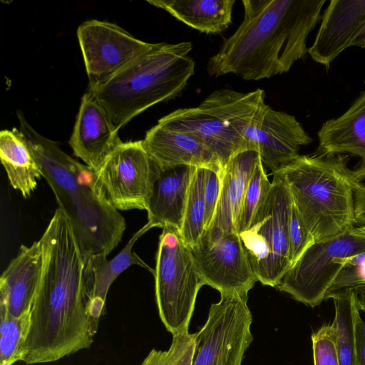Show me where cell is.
Instances as JSON below:
<instances>
[{
  "mask_svg": "<svg viewBox=\"0 0 365 365\" xmlns=\"http://www.w3.org/2000/svg\"><path fill=\"white\" fill-rule=\"evenodd\" d=\"M222 169L205 168V227L207 230L214 216L221 188Z\"/></svg>",
  "mask_w": 365,
  "mask_h": 365,
  "instance_id": "836d02e7",
  "label": "cell"
},
{
  "mask_svg": "<svg viewBox=\"0 0 365 365\" xmlns=\"http://www.w3.org/2000/svg\"><path fill=\"white\" fill-rule=\"evenodd\" d=\"M334 304V325L340 365H356L355 324L359 314L356 295L352 288L329 292L325 299Z\"/></svg>",
  "mask_w": 365,
  "mask_h": 365,
  "instance_id": "484cf974",
  "label": "cell"
},
{
  "mask_svg": "<svg viewBox=\"0 0 365 365\" xmlns=\"http://www.w3.org/2000/svg\"><path fill=\"white\" fill-rule=\"evenodd\" d=\"M248 295H221L196 334L192 365H242L253 336Z\"/></svg>",
  "mask_w": 365,
  "mask_h": 365,
  "instance_id": "9c48e42d",
  "label": "cell"
},
{
  "mask_svg": "<svg viewBox=\"0 0 365 365\" xmlns=\"http://www.w3.org/2000/svg\"><path fill=\"white\" fill-rule=\"evenodd\" d=\"M257 151L246 150L233 155L221 172V188L216 210L203 235L215 237L224 232H237L242 202L257 163Z\"/></svg>",
  "mask_w": 365,
  "mask_h": 365,
  "instance_id": "ac0fdd59",
  "label": "cell"
},
{
  "mask_svg": "<svg viewBox=\"0 0 365 365\" xmlns=\"http://www.w3.org/2000/svg\"><path fill=\"white\" fill-rule=\"evenodd\" d=\"M153 227V225L148 222L132 236L124 248L112 259H108V255L106 254L85 257L86 267L93 287L91 312L97 324L102 315L109 288L123 271L131 265L137 264L154 274V270L133 250L135 242Z\"/></svg>",
  "mask_w": 365,
  "mask_h": 365,
  "instance_id": "7402d4cb",
  "label": "cell"
},
{
  "mask_svg": "<svg viewBox=\"0 0 365 365\" xmlns=\"http://www.w3.org/2000/svg\"><path fill=\"white\" fill-rule=\"evenodd\" d=\"M264 97L259 88L249 93L222 88L210 93L199 107L223 120L245 140L266 104Z\"/></svg>",
  "mask_w": 365,
  "mask_h": 365,
  "instance_id": "603a6c76",
  "label": "cell"
},
{
  "mask_svg": "<svg viewBox=\"0 0 365 365\" xmlns=\"http://www.w3.org/2000/svg\"><path fill=\"white\" fill-rule=\"evenodd\" d=\"M77 36L89 89L106 82L156 44L138 39L115 24L99 20L82 23Z\"/></svg>",
  "mask_w": 365,
  "mask_h": 365,
  "instance_id": "8fae6325",
  "label": "cell"
},
{
  "mask_svg": "<svg viewBox=\"0 0 365 365\" xmlns=\"http://www.w3.org/2000/svg\"><path fill=\"white\" fill-rule=\"evenodd\" d=\"M160 318L173 335L188 330L197 293L205 283L180 232L163 228L154 270Z\"/></svg>",
  "mask_w": 365,
  "mask_h": 365,
  "instance_id": "8992f818",
  "label": "cell"
},
{
  "mask_svg": "<svg viewBox=\"0 0 365 365\" xmlns=\"http://www.w3.org/2000/svg\"><path fill=\"white\" fill-rule=\"evenodd\" d=\"M0 158L12 187L24 197H29L42 173L19 130L0 132Z\"/></svg>",
  "mask_w": 365,
  "mask_h": 365,
  "instance_id": "d4e9b609",
  "label": "cell"
},
{
  "mask_svg": "<svg viewBox=\"0 0 365 365\" xmlns=\"http://www.w3.org/2000/svg\"><path fill=\"white\" fill-rule=\"evenodd\" d=\"M159 172L143 141L138 140L121 142L96 174L101 191L115 209L146 210Z\"/></svg>",
  "mask_w": 365,
  "mask_h": 365,
  "instance_id": "30bf717a",
  "label": "cell"
},
{
  "mask_svg": "<svg viewBox=\"0 0 365 365\" xmlns=\"http://www.w3.org/2000/svg\"><path fill=\"white\" fill-rule=\"evenodd\" d=\"M205 168H197L190 184L180 236L190 247L203 235L205 227Z\"/></svg>",
  "mask_w": 365,
  "mask_h": 365,
  "instance_id": "4316f807",
  "label": "cell"
},
{
  "mask_svg": "<svg viewBox=\"0 0 365 365\" xmlns=\"http://www.w3.org/2000/svg\"><path fill=\"white\" fill-rule=\"evenodd\" d=\"M351 233L365 240V226L353 227Z\"/></svg>",
  "mask_w": 365,
  "mask_h": 365,
  "instance_id": "f35d334b",
  "label": "cell"
},
{
  "mask_svg": "<svg viewBox=\"0 0 365 365\" xmlns=\"http://www.w3.org/2000/svg\"><path fill=\"white\" fill-rule=\"evenodd\" d=\"M190 41L158 43L99 86L89 89L118 131L135 116L178 96L195 73Z\"/></svg>",
  "mask_w": 365,
  "mask_h": 365,
  "instance_id": "5b68a950",
  "label": "cell"
},
{
  "mask_svg": "<svg viewBox=\"0 0 365 365\" xmlns=\"http://www.w3.org/2000/svg\"><path fill=\"white\" fill-rule=\"evenodd\" d=\"M314 242V238L292 203L289 222V259L291 266Z\"/></svg>",
  "mask_w": 365,
  "mask_h": 365,
  "instance_id": "1f68e13d",
  "label": "cell"
},
{
  "mask_svg": "<svg viewBox=\"0 0 365 365\" xmlns=\"http://www.w3.org/2000/svg\"><path fill=\"white\" fill-rule=\"evenodd\" d=\"M196 169L190 165L160 168L146 209L148 222L153 227H170L180 232Z\"/></svg>",
  "mask_w": 365,
  "mask_h": 365,
  "instance_id": "d6986e66",
  "label": "cell"
},
{
  "mask_svg": "<svg viewBox=\"0 0 365 365\" xmlns=\"http://www.w3.org/2000/svg\"><path fill=\"white\" fill-rule=\"evenodd\" d=\"M315 241L336 237L355 224L354 170L342 155H299L277 171Z\"/></svg>",
  "mask_w": 365,
  "mask_h": 365,
  "instance_id": "277c9868",
  "label": "cell"
},
{
  "mask_svg": "<svg viewBox=\"0 0 365 365\" xmlns=\"http://www.w3.org/2000/svg\"><path fill=\"white\" fill-rule=\"evenodd\" d=\"M43 265L41 240L21 245L0 278V307L19 317L31 312Z\"/></svg>",
  "mask_w": 365,
  "mask_h": 365,
  "instance_id": "2e32d148",
  "label": "cell"
},
{
  "mask_svg": "<svg viewBox=\"0 0 365 365\" xmlns=\"http://www.w3.org/2000/svg\"><path fill=\"white\" fill-rule=\"evenodd\" d=\"M17 115L19 130L53 190L58 208L70 222L83 256L108 255L121 241L126 222L103 195L96 172L66 154L57 142L39 134L22 112Z\"/></svg>",
  "mask_w": 365,
  "mask_h": 365,
  "instance_id": "3957f363",
  "label": "cell"
},
{
  "mask_svg": "<svg viewBox=\"0 0 365 365\" xmlns=\"http://www.w3.org/2000/svg\"><path fill=\"white\" fill-rule=\"evenodd\" d=\"M158 123L195 136L216 155L222 168L233 155L249 150L246 141L235 130L199 106L179 108L161 118Z\"/></svg>",
  "mask_w": 365,
  "mask_h": 365,
  "instance_id": "e0dca14e",
  "label": "cell"
},
{
  "mask_svg": "<svg viewBox=\"0 0 365 365\" xmlns=\"http://www.w3.org/2000/svg\"><path fill=\"white\" fill-rule=\"evenodd\" d=\"M354 195L355 224L365 226V185L356 182Z\"/></svg>",
  "mask_w": 365,
  "mask_h": 365,
  "instance_id": "d590c367",
  "label": "cell"
},
{
  "mask_svg": "<svg viewBox=\"0 0 365 365\" xmlns=\"http://www.w3.org/2000/svg\"><path fill=\"white\" fill-rule=\"evenodd\" d=\"M314 365H340L334 325L324 324L312 334Z\"/></svg>",
  "mask_w": 365,
  "mask_h": 365,
  "instance_id": "4dcf8cb0",
  "label": "cell"
},
{
  "mask_svg": "<svg viewBox=\"0 0 365 365\" xmlns=\"http://www.w3.org/2000/svg\"><path fill=\"white\" fill-rule=\"evenodd\" d=\"M188 26L205 34H217L232 22L235 0H148Z\"/></svg>",
  "mask_w": 365,
  "mask_h": 365,
  "instance_id": "cb8c5ba5",
  "label": "cell"
},
{
  "mask_svg": "<svg viewBox=\"0 0 365 365\" xmlns=\"http://www.w3.org/2000/svg\"><path fill=\"white\" fill-rule=\"evenodd\" d=\"M150 158L160 168L177 165L222 169L218 158L195 136L159 123L142 140Z\"/></svg>",
  "mask_w": 365,
  "mask_h": 365,
  "instance_id": "ffe728a7",
  "label": "cell"
},
{
  "mask_svg": "<svg viewBox=\"0 0 365 365\" xmlns=\"http://www.w3.org/2000/svg\"><path fill=\"white\" fill-rule=\"evenodd\" d=\"M245 141L249 150L259 153L263 165L274 173L297 158L312 138L295 116L265 104Z\"/></svg>",
  "mask_w": 365,
  "mask_h": 365,
  "instance_id": "4fadbf2b",
  "label": "cell"
},
{
  "mask_svg": "<svg viewBox=\"0 0 365 365\" xmlns=\"http://www.w3.org/2000/svg\"><path fill=\"white\" fill-rule=\"evenodd\" d=\"M317 136V153L359 157L361 163L354 174L359 182L365 178V91L344 113L324 122Z\"/></svg>",
  "mask_w": 365,
  "mask_h": 365,
  "instance_id": "44dd1931",
  "label": "cell"
},
{
  "mask_svg": "<svg viewBox=\"0 0 365 365\" xmlns=\"http://www.w3.org/2000/svg\"><path fill=\"white\" fill-rule=\"evenodd\" d=\"M244 19L207 61L215 77L258 81L288 72L308 53L307 39L326 0H242Z\"/></svg>",
  "mask_w": 365,
  "mask_h": 365,
  "instance_id": "7a4b0ae2",
  "label": "cell"
},
{
  "mask_svg": "<svg viewBox=\"0 0 365 365\" xmlns=\"http://www.w3.org/2000/svg\"><path fill=\"white\" fill-rule=\"evenodd\" d=\"M364 282L365 252L349 258L348 262L342 268L336 277L329 292L346 288H351Z\"/></svg>",
  "mask_w": 365,
  "mask_h": 365,
  "instance_id": "d6a6232c",
  "label": "cell"
},
{
  "mask_svg": "<svg viewBox=\"0 0 365 365\" xmlns=\"http://www.w3.org/2000/svg\"><path fill=\"white\" fill-rule=\"evenodd\" d=\"M121 142L106 110L88 91L81 98L69 140L73 154L97 172Z\"/></svg>",
  "mask_w": 365,
  "mask_h": 365,
  "instance_id": "5bb4252c",
  "label": "cell"
},
{
  "mask_svg": "<svg viewBox=\"0 0 365 365\" xmlns=\"http://www.w3.org/2000/svg\"><path fill=\"white\" fill-rule=\"evenodd\" d=\"M351 46L365 48V21L361 25L353 41H351Z\"/></svg>",
  "mask_w": 365,
  "mask_h": 365,
  "instance_id": "74e56055",
  "label": "cell"
},
{
  "mask_svg": "<svg viewBox=\"0 0 365 365\" xmlns=\"http://www.w3.org/2000/svg\"><path fill=\"white\" fill-rule=\"evenodd\" d=\"M271 187L272 182L260 160L256 165L242 202L237 225L238 234L249 227L259 207L267 197Z\"/></svg>",
  "mask_w": 365,
  "mask_h": 365,
  "instance_id": "f1b7e54d",
  "label": "cell"
},
{
  "mask_svg": "<svg viewBox=\"0 0 365 365\" xmlns=\"http://www.w3.org/2000/svg\"><path fill=\"white\" fill-rule=\"evenodd\" d=\"M356 295V303L359 310L365 312V282L351 287Z\"/></svg>",
  "mask_w": 365,
  "mask_h": 365,
  "instance_id": "8d00e7d4",
  "label": "cell"
},
{
  "mask_svg": "<svg viewBox=\"0 0 365 365\" xmlns=\"http://www.w3.org/2000/svg\"><path fill=\"white\" fill-rule=\"evenodd\" d=\"M40 240L43 265L22 358L27 364L58 361L89 348L98 326L91 312L85 257L59 208Z\"/></svg>",
  "mask_w": 365,
  "mask_h": 365,
  "instance_id": "6da1fadb",
  "label": "cell"
},
{
  "mask_svg": "<svg viewBox=\"0 0 365 365\" xmlns=\"http://www.w3.org/2000/svg\"><path fill=\"white\" fill-rule=\"evenodd\" d=\"M270 192L249 227L239 234L257 279L276 287L291 267L289 259V222L292 205L282 178L273 173Z\"/></svg>",
  "mask_w": 365,
  "mask_h": 365,
  "instance_id": "52a82bcc",
  "label": "cell"
},
{
  "mask_svg": "<svg viewBox=\"0 0 365 365\" xmlns=\"http://www.w3.org/2000/svg\"><path fill=\"white\" fill-rule=\"evenodd\" d=\"M30 317L31 312L15 317L0 307V365L22 361Z\"/></svg>",
  "mask_w": 365,
  "mask_h": 365,
  "instance_id": "83f0119b",
  "label": "cell"
},
{
  "mask_svg": "<svg viewBox=\"0 0 365 365\" xmlns=\"http://www.w3.org/2000/svg\"><path fill=\"white\" fill-rule=\"evenodd\" d=\"M350 230L315 241L284 274L276 288L312 308L319 306L349 258L365 252V240Z\"/></svg>",
  "mask_w": 365,
  "mask_h": 365,
  "instance_id": "ba28073f",
  "label": "cell"
},
{
  "mask_svg": "<svg viewBox=\"0 0 365 365\" xmlns=\"http://www.w3.org/2000/svg\"><path fill=\"white\" fill-rule=\"evenodd\" d=\"M356 365H365V322L360 314L355 324Z\"/></svg>",
  "mask_w": 365,
  "mask_h": 365,
  "instance_id": "e575fe53",
  "label": "cell"
},
{
  "mask_svg": "<svg viewBox=\"0 0 365 365\" xmlns=\"http://www.w3.org/2000/svg\"><path fill=\"white\" fill-rule=\"evenodd\" d=\"M365 21V0H331L308 54L327 70L351 41Z\"/></svg>",
  "mask_w": 365,
  "mask_h": 365,
  "instance_id": "9a60e30c",
  "label": "cell"
},
{
  "mask_svg": "<svg viewBox=\"0 0 365 365\" xmlns=\"http://www.w3.org/2000/svg\"><path fill=\"white\" fill-rule=\"evenodd\" d=\"M190 250L205 285L220 295H248L257 281L237 232L202 235Z\"/></svg>",
  "mask_w": 365,
  "mask_h": 365,
  "instance_id": "7c38bea8",
  "label": "cell"
},
{
  "mask_svg": "<svg viewBox=\"0 0 365 365\" xmlns=\"http://www.w3.org/2000/svg\"><path fill=\"white\" fill-rule=\"evenodd\" d=\"M173 336L168 350L152 349L141 365H192L195 351L196 334L186 330Z\"/></svg>",
  "mask_w": 365,
  "mask_h": 365,
  "instance_id": "f546056e",
  "label": "cell"
}]
</instances>
